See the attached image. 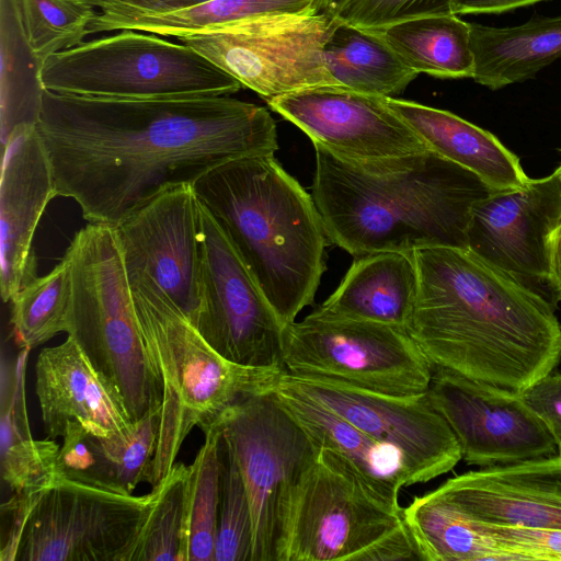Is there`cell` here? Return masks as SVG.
<instances>
[{"mask_svg": "<svg viewBox=\"0 0 561 561\" xmlns=\"http://www.w3.org/2000/svg\"><path fill=\"white\" fill-rule=\"evenodd\" d=\"M402 517L420 560L507 561L506 554L474 519L433 490L413 497L402 508Z\"/></svg>", "mask_w": 561, "mask_h": 561, "instance_id": "4dcf8cb0", "label": "cell"}, {"mask_svg": "<svg viewBox=\"0 0 561 561\" xmlns=\"http://www.w3.org/2000/svg\"><path fill=\"white\" fill-rule=\"evenodd\" d=\"M427 396L468 465L489 468L557 455L552 436L520 391L434 367Z\"/></svg>", "mask_w": 561, "mask_h": 561, "instance_id": "2e32d148", "label": "cell"}, {"mask_svg": "<svg viewBox=\"0 0 561 561\" xmlns=\"http://www.w3.org/2000/svg\"><path fill=\"white\" fill-rule=\"evenodd\" d=\"M512 560L561 561V529L486 524L476 520Z\"/></svg>", "mask_w": 561, "mask_h": 561, "instance_id": "f35d334b", "label": "cell"}, {"mask_svg": "<svg viewBox=\"0 0 561 561\" xmlns=\"http://www.w3.org/2000/svg\"><path fill=\"white\" fill-rule=\"evenodd\" d=\"M283 363L295 376L332 379L390 396L427 392L434 371L407 329L319 307L285 328Z\"/></svg>", "mask_w": 561, "mask_h": 561, "instance_id": "9c48e42d", "label": "cell"}, {"mask_svg": "<svg viewBox=\"0 0 561 561\" xmlns=\"http://www.w3.org/2000/svg\"><path fill=\"white\" fill-rule=\"evenodd\" d=\"M268 106L312 141L350 160H378L427 150L386 98L340 87L300 90L267 101Z\"/></svg>", "mask_w": 561, "mask_h": 561, "instance_id": "e0dca14e", "label": "cell"}, {"mask_svg": "<svg viewBox=\"0 0 561 561\" xmlns=\"http://www.w3.org/2000/svg\"><path fill=\"white\" fill-rule=\"evenodd\" d=\"M311 196L329 242L359 257L380 251L467 249L473 206L492 190L427 149L350 160L316 145Z\"/></svg>", "mask_w": 561, "mask_h": 561, "instance_id": "3957f363", "label": "cell"}, {"mask_svg": "<svg viewBox=\"0 0 561 561\" xmlns=\"http://www.w3.org/2000/svg\"><path fill=\"white\" fill-rule=\"evenodd\" d=\"M188 466L175 462L152 488L129 561H183Z\"/></svg>", "mask_w": 561, "mask_h": 561, "instance_id": "e575fe53", "label": "cell"}, {"mask_svg": "<svg viewBox=\"0 0 561 561\" xmlns=\"http://www.w3.org/2000/svg\"><path fill=\"white\" fill-rule=\"evenodd\" d=\"M114 229L130 288L160 295L195 324L201 309V245L193 184L159 193Z\"/></svg>", "mask_w": 561, "mask_h": 561, "instance_id": "5bb4252c", "label": "cell"}, {"mask_svg": "<svg viewBox=\"0 0 561 561\" xmlns=\"http://www.w3.org/2000/svg\"><path fill=\"white\" fill-rule=\"evenodd\" d=\"M0 291L9 302L36 277L34 233L57 196L48 154L36 126L16 127L1 146Z\"/></svg>", "mask_w": 561, "mask_h": 561, "instance_id": "d6986e66", "label": "cell"}, {"mask_svg": "<svg viewBox=\"0 0 561 561\" xmlns=\"http://www.w3.org/2000/svg\"><path fill=\"white\" fill-rule=\"evenodd\" d=\"M43 64L26 37L20 0H0V140L19 126H37L45 89Z\"/></svg>", "mask_w": 561, "mask_h": 561, "instance_id": "1f68e13d", "label": "cell"}, {"mask_svg": "<svg viewBox=\"0 0 561 561\" xmlns=\"http://www.w3.org/2000/svg\"><path fill=\"white\" fill-rule=\"evenodd\" d=\"M374 31L419 75L472 79L471 25L457 14L412 18Z\"/></svg>", "mask_w": 561, "mask_h": 561, "instance_id": "f546056e", "label": "cell"}, {"mask_svg": "<svg viewBox=\"0 0 561 561\" xmlns=\"http://www.w3.org/2000/svg\"><path fill=\"white\" fill-rule=\"evenodd\" d=\"M554 171H556V172L559 174V176L561 178V162H560L559 167H558Z\"/></svg>", "mask_w": 561, "mask_h": 561, "instance_id": "7dc6e473", "label": "cell"}, {"mask_svg": "<svg viewBox=\"0 0 561 561\" xmlns=\"http://www.w3.org/2000/svg\"><path fill=\"white\" fill-rule=\"evenodd\" d=\"M350 0H328L325 11L332 13L336 16V14L342 10V8Z\"/></svg>", "mask_w": 561, "mask_h": 561, "instance_id": "f6af8a7d", "label": "cell"}, {"mask_svg": "<svg viewBox=\"0 0 561 561\" xmlns=\"http://www.w3.org/2000/svg\"><path fill=\"white\" fill-rule=\"evenodd\" d=\"M280 377L378 442L397 448L407 461L413 484L453 470L462 459L453 430L427 392L390 396L327 378L287 371Z\"/></svg>", "mask_w": 561, "mask_h": 561, "instance_id": "9a60e30c", "label": "cell"}, {"mask_svg": "<svg viewBox=\"0 0 561 561\" xmlns=\"http://www.w3.org/2000/svg\"><path fill=\"white\" fill-rule=\"evenodd\" d=\"M37 131L57 196L116 226L159 193L230 160L274 154L270 112L230 95L108 99L45 90Z\"/></svg>", "mask_w": 561, "mask_h": 561, "instance_id": "6da1fadb", "label": "cell"}, {"mask_svg": "<svg viewBox=\"0 0 561 561\" xmlns=\"http://www.w3.org/2000/svg\"><path fill=\"white\" fill-rule=\"evenodd\" d=\"M220 500L215 561L252 560V516L245 486L234 457L220 440Z\"/></svg>", "mask_w": 561, "mask_h": 561, "instance_id": "8d00e7d4", "label": "cell"}, {"mask_svg": "<svg viewBox=\"0 0 561 561\" xmlns=\"http://www.w3.org/2000/svg\"><path fill=\"white\" fill-rule=\"evenodd\" d=\"M328 0H208L171 11L115 2L100 9L88 26V35L136 30L160 36L220 27L268 16L313 14L324 11Z\"/></svg>", "mask_w": 561, "mask_h": 561, "instance_id": "484cf974", "label": "cell"}, {"mask_svg": "<svg viewBox=\"0 0 561 561\" xmlns=\"http://www.w3.org/2000/svg\"><path fill=\"white\" fill-rule=\"evenodd\" d=\"M419 284L407 331L434 367L523 391L561 360L552 305L468 249L412 252Z\"/></svg>", "mask_w": 561, "mask_h": 561, "instance_id": "7a4b0ae2", "label": "cell"}, {"mask_svg": "<svg viewBox=\"0 0 561 561\" xmlns=\"http://www.w3.org/2000/svg\"><path fill=\"white\" fill-rule=\"evenodd\" d=\"M445 14H455L453 0H350L336 16L354 26L378 30L407 19Z\"/></svg>", "mask_w": 561, "mask_h": 561, "instance_id": "74e56055", "label": "cell"}, {"mask_svg": "<svg viewBox=\"0 0 561 561\" xmlns=\"http://www.w3.org/2000/svg\"><path fill=\"white\" fill-rule=\"evenodd\" d=\"M403 528L402 508L382 500L347 459L316 446L288 494L275 561H371Z\"/></svg>", "mask_w": 561, "mask_h": 561, "instance_id": "ba28073f", "label": "cell"}, {"mask_svg": "<svg viewBox=\"0 0 561 561\" xmlns=\"http://www.w3.org/2000/svg\"><path fill=\"white\" fill-rule=\"evenodd\" d=\"M280 376L273 388V393L312 444L347 459L382 500L401 508V489L413 485L411 471L403 455L397 448L378 442L332 410L297 391Z\"/></svg>", "mask_w": 561, "mask_h": 561, "instance_id": "603a6c76", "label": "cell"}, {"mask_svg": "<svg viewBox=\"0 0 561 561\" xmlns=\"http://www.w3.org/2000/svg\"><path fill=\"white\" fill-rule=\"evenodd\" d=\"M161 410L159 405L114 436L93 434L79 424L68 426L57 456L59 478L133 495L140 482L149 481Z\"/></svg>", "mask_w": 561, "mask_h": 561, "instance_id": "7402d4cb", "label": "cell"}, {"mask_svg": "<svg viewBox=\"0 0 561 561\" xmlns=\"http://www.w3.org/2000/svg\"><path fill=\"white\" fill-rule=\"evenodd\" d=\"M45 90L108 99L231 95L242 85L186 44L121 30L50 56L42 66Z\"/></svg>", "mask_w": 561, "mask_h": 561, "instance_id": "52a82bcc", "label": "cell"}, {"mask_svg": "<svg viewBox=\"0 0 561 561\" xmlns=\"http://www.w3.org/2000/svg\"><path fill=\"white\" fill-rule=\"evenodd\" d=\"M282 323L313 302L328 237L314 201L274 154L227 161L193 183Z\"/></svg>", "mask_w": 561, "mask_h": 561, "instance_id": "277c9868", "label": "cell"}, {"mask_svg": "<svg viewBox=\"0 0 561 561\" xmlns=\"http://www.w3.org/2000/svg\"><path fill=\"white\" fill-rule=\"evenodd\" d=\"M35 392L50 439L61 437L72 424L96 435L114 436L126 433L134 423L118 392L70 335L38 354Z\"/></svg>", "mask_w": 561, "mask_h": 561, "instance_id": "44dd1931", "label": "cell"}, {"mask_svg": "<svg viewBox=\"0 0 561 561\" xmlns=\"http://www.w3.org/2000/svg\"><path fill=\"white\" fill-rule=\"evenodd\" d=\"M218 423L249 499L251 561H275L288 494L316 446L273 390L241 399Z\"/></svg>", "mask_w": 561, "mask_h": 561, "instance_id": "8fae6325", "label": "cell"}, {"mask_svg": "<svg viewBox=\"0 0 561 561\" xmlns=\"http://www.w3.org/2000/svg\"><path fill=\"white\" fill-rule=\"evenodd\" d=\"M433 491L481 523L561 529V458L557 455L468 471Z\"/></svg>", "mask_w": 561, "mask_h": 561, "instance_id": "ffe728a7", "label": "cell"}, {"mask_svg": "<svg viewBox=\"0 0 561 561\" xmlns=\"http://www.w3.org/2000/svg\"><path fill=\"white\" fill-rule=\"evenodd\" d=\"M558 234H561V222L559 224L558 228L556 229V231L552 233L551 237L558 236Z\"/></svg>", "mask_w": 561, "mask_h": 561, "instance_id": "bcb514c9", "label": "cell"}, {"mask_svg": "<svg viewBox=\"0 0 561 561\" xmlns=\"http://www.w3.org/2000/svg\"><path fill=\"white\" fill-rule=\"evenodd\" d=\"M545 0H453V12L459 14L503 13Z\"/></svg>", "mask_w": 561, "mask_h": 561, "instance_id": "60d3db41", "label": "cell"}, {"mask_svg": "<svg viewBox=\"0 0 561 561\" xmlns=\"http://www.w3.org/2000/svg\"><path fill=\"white\" fill-rule=\"evenodd\" d=\"M551 271L548 285L552 288L557 300L561 301V234L550 239Z\"/></svg>", "mask_w": 561, "mask_h": 561, "instance_id": "b9f144b4", "label": "cell"}, {"mask_svg": "<svg viewBox=\"0 0 561 561\" xmlns=\"http://www.w3.org/2000/svg\"><path fill=\"white\" fill-rule=\"evenodd\" d=\"M151 503L60 478L26 517L15 561H129Z\"/></svg>", "mask_w": 561, "mask_h": 561, "instance_id": "4fadbf2b", "label": "cell"}, {"mask_svg": "<svg viewBox=\"0 0 561 561\" xmlns=\"http://www.w3.org/2000/svg\"><path fill=\"white\" fill-rule=\"evenodd\" d=\"M419 276L413 254L380 251L355 257L323 311L407 329Z\"/></svg>", "mask_w": 561, "mask_h": 561, "instance_id": "d4e9b609", "label": "cell"}, {"mask_svg": "<svg viewBox=\"0 0 561 561\" xmlns=\"http://www.w3.org/2000/svg\"><path fill=\"white\" fill-rule=\"evenodd\" d=\"M27 42L44 64L88 36L95 8L80 0H20Z\"/></svg>", "mask_w": 561, "mask_h": 561, "instance_id": "d590c367", "label": "cell"}, {"mask_svg": "<svg viewBox=\"0 0 561 561\" xmlns=\"http://www.w3.org/2000/svg\"><path fill=\"white\" fill-rule=\"evenodd\" d=\"M324 60L341 88L381 98H397L419 76L376 31L341 20L325 43Z\"/></svg>", "mask_w": 561, "mask_h": 561, "instance_id": "f1b7e54d", "label": "cell"}, {"mask_svg": "<svg viewBox=\"0 0 561 561\" xmlns=\"http://www.w3.org/2000/svg\"><path fill=\"white\" fill-rule=\"evenodd\" d=\"M188 466L183 561H215L220 500L221 428L218 421Z\"/></svg>", "mask_w": 561, "mask_h": 561, "instance_id": "836d02e7", "label": "cell"}, {"mask_svg": "<svg viewBox=\"0 0 561 561\" xmlns=\"http://www.w3.org/2000/svg\"><path fill=\"white\" fill-rule=\"evenodd\" d=\"M140 331L162 388V410L149 483L174 466L194 427L205 433L234 403L273 390L286 370L240 365L216 352L167 299L131 288Z\"/></svg>", "mask_w": 561, "mask_h": 561, "instance_id": "5b68a950", "label": "cell"}, {"mask_svg": "<svg viewBox=\"0 0 561 561\" xmlns=\"http://www.w3.org/2000/svg\"><path fill=\"white\" fill-rule=\"evenodd\" d=\"M339 23L324 10L239 22L175 38L267 102L300 90L340 87L324 60L325 43Z\"/></svg>", "mask_w": 561, "mask_h": 561, "instance_id": "30bf717a", "label": "cell"}, {"mask_svg": "<svg viewBox=\"0 0 561 561\" xmlns=\"http://www.w3.org/2000/svg\"><path fill=\"white\" fill-rule=\"evenodd\" d=\"M15 344L31 351L60 332L68 333L72 306V278L68 255L46 275L35 277L10 300Z\"/></svg>", "mask_w": 561, "mask_h": 561, "instance_id": "d6a6232c", "label": "cell"}, {"mask_svg": "<svg viewBox=\"0 0 561 561\" xmlns=\"http://www.w3.org/2000/svg\"><path fill=\"white\" fill-rule=\"evenodd\" d=\"M560 222L561 178L553 171L480 199L471 211L467 249L525 283L548 284L550 239Z\"/></svg>", "mask_w": 561, "mask_h": 561, "instance_id": "ac0fdd59", "label": "cell"}, {"mask_svg": "<svg viewBox=\"0 0 561 561\" xmlns=\"http://www.w3.org/2000/svg\"><path fill=\"white\" fill-rule=\"evenodd\" d=\"M386 103L430 150L471 171L492 191L518 188L529 181L519 158L492 133L445 110L399 98H386Z\"/></svg>", "mask_w": 561, "mask_h": 561, "instance_id": "cb8c5ba5", "label": "cell"}, {"mask_svg": "<svg viewBox=\"0 0 561 561\" xmlns=\"http://www.w3.org/2000/svg\"><path fill=\"white\" fill-rule=\"evenodd\" d=\"M30 351L21 350L13 363L4 355L0 390L1 478L12 494L42 495L60 479L55 439L32 436L25 401V364Z\"/></svg>", "mask_w": 561, "mask_h": 561, "instance_id": "4316f807", "label": "cell"}, {"mask_svg": "<svg viewBox=\"0 0 561 561\" xmlns=\"http://www.w3.org/2000/svg\"><path fill=\"white\" fill-rule=\"evenodd\" d=\"M80 1L85 2L90 5H92L94 8H99V9H102L106 4L115 3V2L130 3V4L141 7V8H147V9L151 8L150 0H80Z\"/></svg>", "mask_w": 561, "mask_h": 561, "instance_id": "ee69618b", "label": "cell"}, {"mask_svg": "<svg viewBox=\"0 0 561 561\" xmlns=\"http://www.w3.org/2000/svg\"><path fill=\"white\" fill-rule=\"evenodd\" d=\"M470 25L472 79L491 90L526 81L561 57V15L506 27Z\"/></svg>", "mask_w": 561, "mask_h": 561, "instance_id": "83f0119b", "label": "cell"}, {"mask_svg": "<svg viewBox=\"0 0 561 561\" xmlns=\"http://www.w3.org/2000/svg\"><path fill=\"white\" fill-rule=\"evenodd\" d=\"M208 0H150L152 10L171 11L196 5Z\"/></svg>", "mask_w": 561, "mask_h": 561, "instance_id": "7bdbcfd3", "label": "cell"}, {"mask_svg": "<svg viewBox=\"0 0 561 561\" xmlns=\"http://www.w3.org/2000/svg\"><path fill=\"white\" fill-rule=\"evenodd\" d=\"M199 245L201 309L196 330L230 362L285 370L286 327L221 227L201 203Z\"/></svg>", "mask_w": 561, "mask_h": 561, "instance_id": "7c38bea8", "label": "cell"}, {"mask_svg": "<svg viewBox=\"0 0 561 561\" xmlns=\"http://www.w3.org/2000/svg\"><path fill=\"white\" fill-rule=\"evenodd\" d=\"M520 392L552 436L561 458V371L547 374Z\"/></svg>", "mask_w": 561, "mask_h": 561, "instance_id": "ab89813d", "label": "cell"}, {"mask_svg": "<svg viewBox=\"0 0 561 561\" xmlns=\"http://www.w3.org/2000/svg\"><path fill=\"white\" fill-rule=\"evenodd\" d=\"M65 253L72 278L67 334L118 392L136 422L162 404V388L140 331L114 227L89 222Z\"/></svg>", "mask_w": 561, "mask_h": 561, "instance_id": "8992f818", "label": "cell"}]
</instances>
